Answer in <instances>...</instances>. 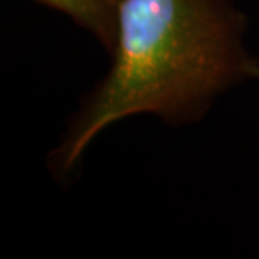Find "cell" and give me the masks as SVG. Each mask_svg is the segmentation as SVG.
Listing matches in <instances>:
<instances>
[{"label":"cell","instance_id":"6da1fadb","mask_svg":"<svg viewBox=\"0 0 259 259\" xmlns=\"http://www.w3.org/2000/svg\"><path fill=\"white\" fill-rule=\"evenodd\" d=\"M246 29L232 0H123L110 69L49 152L51 175L72 182L93 140L126 118L194 125L226 91L257 81L259 58L246 48Z\"/></svg>","mask_w":259,"mask_h":259},{"label":"cell","instance_id":"7a4b0ae2","mask_svg":"<svg viewBox=\"0 0 259 259\" xmlns=\"http://www.w3.org/2000/svg\"><path fill=\"white\" fill-rule=\"evenodd\" d=\"M51 10L64 14L76 25L95 37L108 54L116 34L118 9L123 0H30Z\"/></svg>","mask_w":259,"mask_h":259}]
</instances>
